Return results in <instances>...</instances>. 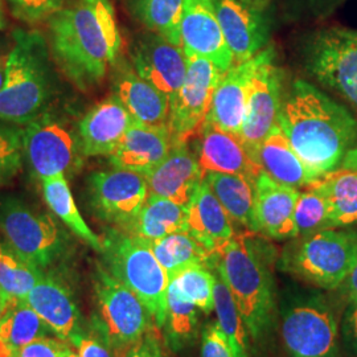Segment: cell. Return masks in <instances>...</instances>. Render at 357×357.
I'll return each mask as SVG.
<instances>
[{
	"label": "cell",
	"instance_id": "cell-19",
	"mask_svg": "<svg viewBox=\"0 0 357 357\" xmlns=\"http://www.w3.org/2000/svg\"><path fill=\"white\" fill-rule=\"evenodd\" d=\"M213 3L234 64L245 63L265 50L268 26L255 6L245 0H213Z\"/></svg>",
	"mask_w": 357,
	"mask_h": 357
},
{
	"label": "cell",
	"instance_id": "cell-43",
	"mask_svg": "<svg viewBox=\"0 0 357 357\" xmlns=\"http://www.w3.org/2000/svg\"><path fill=\"white\" fill-rule=\"evenodd\" d=\"M200 355L202 357H236L227 336L216 323L209 324L203 332Z\"/></svg>",
	"mask_w": 357,
	"mask_h": 357
},
{
	"label": "cell",
	"instance_id": "cell-20",
	"mask_svg": "<svg viewBox=\"0 0 357 357\" xmlns=\"http://www.w3.org/2000/svg\"><path fill=\"white\" fill-rule=\"evenodd\" d=\"M204 176V171L188 149V143H175L166 158L144 174L149 193L184 206L190 204Z\"/></svg>",
	"mask_w": 357,
	"mask_h": 357
},
{
	"label": "cell",
	"instance_id": "cell-3",
	"mask_svg": "<svg viewBox=\"0 0 357 357\" xmlns=\"http://www.w3.org/2000/svg\"><path fill=\"white\" fill-rule=\"evenodd\" d=\"M217 274L225 282L246 324L250 340L261 343L273 328V277L259 249L248 236H234L216 255Z\"/></svg>",
	"mask_w": 357,
	"mask_h": 357
},
{
	"label": "cell",
	"instance_id": "cell-5",
	"mask_svg": "<svg viewBox=\"0 0 357 357\" xmlns=\"http://www.w3.org/2000/svg\"><path fill=\"white\" fill-rule=\"evenodd\" d=\"M103 266L138 295L156 328H163L169 278L151 245L126 230L112 228L102 240Z\"/></svg>",
	"mask_w": 357,
	"mask_h": 357
},
{
	"label": "cell",
	"instance_id": "cell-51",
	"mask_svg": "<svg viewBox=\"0 0 357 357\" xmlns=\"http://www.w3.org/2000/svg\"><path fill=\"white\" fill-rule=\"evenodd\" d=\"M0 357H15L13 351L4 344L1 340H0Z\"/></svg>",
	"mask_w": 357,
	"mask_h": 357
},
{
	"label": "cell",
	"instance_id": "cell-6",
	"mask_svg": "<svg viewBox=\"0 0 357 357\" xmlns=\"http://www.w3.org/2000/svg\"><path fill=\"white\" fill-rule=\"evenodd\" d=\"M0 233L16 255L41 271L56 268L69 252V237L56 220L15 196L0 200Z\"/></svg>",
	"mask_w": 357,
	"mask_h": 357
},
{
	"label": "cell",
	"instance_id": "cell-38",
	"mask_svg": "<svg viewBox=\"0 0 357 357\" xmlns=\"http://www.w3.org/2000/svg\"><path fill=\"white\" fill-rule=\"evenodd\" d=\"M216 274L205 265H195L181 270L169 280V286L180 298L209 314L215 310Z\"/></svg>",
	"mask_w": 357,
	"mask_h": 357
},
{
	"label": "cell",
	"instance_id": "cell-9",
	"mask_svg": "<svg viewBox=\"0 0 357 357\" xmlns=\"http://www.w3.org/2000/svg\"><path fill=\"white\" fill-rule=\"evenodd\" d=\"M307 70L357 112V31L327 28L310 40Z\"/></svg>",
	"mask_w": 357,
	"mask_h": 357
},
{
	"label": "cell",
	"instance_id": "cell-2",
	"mask_svg": "<svg viewBox=\"0 0 357 357\" xmlns=\"http://www.w3.org/2000/svg\"><path fill=\"white\" fill-rule=\"evenodd\" d=\"M278 125L295 153L319 176L337 169L357 142L356 119L303 79H296L283 98Z\"/></svg>",
	"mask_w": 357,
	"mask_h": 357
},
{
	"label": "cell",
	"instance_id": "cell-40",
	"mask_svg": "<svg viewBox=\"0 0 357 357\" xmlns=\"http://www.w3.org/2000/svg\"><path fill=\"white\" fill-rule=\"evenodd\" d=\"M23 156L22 130L0 126V187L20 171Z\"/></svg>",
	"mask_w": 357,
	"mask_h": 357
},
{
	"label": "cell",
	"instance_id": "cell-13",
	"mask_svg": "<svg viewBox=\"0 0 357 357\" xmlns=\"http://www.w3.org/2000/svg\"><path fill=\"white\" fill-rule=\"evenodd\" d=\"M281 330L290 357H339L337 323L331 308L319 298L284 311Z\"/></svg>",
	"mask_w": 357,
	"mask_h": 357
},
{
	"label": "cell",
	"instance_id": "cell-36",
	"mask_svg": "<svg viewBox=\"0 0 357 357\" xmlns=\"http://www.w3.org/2000/svg\"><path fill=\"white\" fill-rule=\"evenodd\" d=\"M197 307L178 296L168 284L166 321L163 326L167 345L174 351H181L195 342L199 331Z\"/></svg>",
	"mask_w": 357,
	"mask_h": 357
},
{
	"label": "cell",
	"instance_id": "cell-52",
	"mask_svg": "<svg viewBox=\"0 0 357 357\" xmlns=\"http://www.w3.org/2000/svg\"><path fill=\"white\" fill-rule=\"evenodd\" d=\"M4 26V19H3V13H1V3H0V29Z\"/></svg>",
	"mask_w": 357,
	"mask_h": 357
},
{
	"label": "cell",
	"instance_id": "cell-47",
	"mask_svg": "<svg viewBox=\"0 0 357 357\" xmlns=\"http://www.w3.org/2000/svg\"><path fill=\"white\" fill-rule=\"evenodd\" d=\"M345 283H347V291H348L351 301L357 302V261L352 271L349 273L348 278L345 280Z\"/></svg>",
	"mask_w": 357,
	"mask_h": 357
},
{
	"label": "cell",
	"instance_id": "cell-50",
	"mask_svg": "<svg viewBox=\"0 0 357 357\" xmlns=\"http://www.w3.org/2000/svg\"><path fill=\"white\" fill-rule=\"evenodd\" d=\"M6 64H7V56H0V90L4 84V76H6Z\"/></svg>",
	"mask_w": 357,
	"mask_h": 357
},
{
	"label": "cell",
	"instance_id": "cell-37",
	"mask_svg": "<svg viewBox=\"0 0 357 357\" xmlns=\"http://www.w3.org/2000/svg\"><path fill=\"white\" fill-rule=\"evenodd\" d=\"M43 274L16 255L0 233V290L8 299H26Z\"/></svg>",
	"mask_w": 357,
	"mask_h": 357
},
{
	"label": "cell",
	"instance_id": "cell-21",
	"mask_svg": "<svg viewBox=\"0 0 357 357\" xmlns=\"http://www.w3.org/2000/svg\"><path fill=\"white\" fill-rule=\"evenodd\" d=\"M199 135L196 158L204 174H234L257 180L262 172L240 137L208 121Z\"/></svg>",
	"mask_w": 357,
	"mask_h": 357
},
{
	"label": "cell",
	"instance_id": "cell-32",
	"mask_svg": "<svg viewBox=\"0 0 357 357\" xmlns=\"http://www.w3.org/2000/svg\"><path fill=\"white\" fill-rule=\"evenodd\" d=\"M153 255L168 275L174 278L181 270L205 265L208 266L215 258L208 249H205L190 231H178L150 243Z\"/></svg>",
	"mask_w": 357,
	"mask_h": 357
},
{
	"label": "cell",
	"instance_id": "cell-46",
	"mask_svg": "<svg viewBox=\"0 0 357 357\" xmlns=\"http://www.w3.org/2000/svg\"><path fill=\"white\" fill-rule=\"evenodd\" d=\"M343 336L348 351L357 355V302H354V305L349 306L345 312Z\"/></svg>",
	"mask_w": 357,
	"mask_h": 357
},
{
	"label": "cell",
	"instance_id": "cell-16",
	"mask_svg": "<svg viewBox=\"0 0 357 357\" xmlns=\"http://www.w3.org/2000/svg\"><path fill=\"white\" fill-rule=\"evenodd\" d=\"M181 48L208 59L225 73L234 65L233 54L217 19L213 0H185L181 22Z\"/></svg>",
	"mask_w": 357,
	"mask_h": 357
},
{
	"label": "cell",
	"instance_id": "cell-10",
	"mask_svg": "<svg viewBox=\"0 0 357 357\" xmlns=\"http://www.w3.org/2000/svg\"><path fill=\"white\" fill-rule=\"evenodd\" d=\"M22 130L26 162L40 180L69 176L82 165L78 134L51 115H38Z\"/></svg>",
	"mask_w": 357,
	"mask_h": 357
},
{
	"label": "cell",
	"instance_id": "cell-41",
	"mask_svg": "<svg viewBox=\"0 0 357 357\" xmlns=\"http://www.w3.org/2000/svg\"><path fill=\"white\" fill-rule=\"evenodd\" d=\"M65 0H8L13 13L26 23H38L63 8Z\"/></svg>",
	"mask_w": 357,
	"mask_h": 357
},
{
	"label": "cell",
	"instance_id": "cell-53",
	"mask_svg": "<svg viewBox=\"0 0 357 357\" xmlns=\"http://www.w3.org/2000/svg\"><path fill=\"white\" fill-rule=\"evenodd\" d=\"M66 357H78L77 356V354H75V351H73V352H72V354H69V355H68V356Z\"/></svg>",
	"mask_w": 357,
	"mask_h": 357
},
{
	"label": "cell",
	"instance_id": "cell-14",
	"mask_svg": "<svg viewBox=\"0 0 357 357\" xmlns=\"http://www.w3.org/2000/svg\"><path fill=\"white\" fill-rule=\"evenodd\" d=\"M274 50L266 48L265 59L255 72L240 134V139L253 158L261 143L277 126L284 98L281 70L274 65Z\"/></svg>",
	"mask_w": 357,
	"mask_h": 357
},
{
	"label": "cell",
	"instance_id": "cell-24",
	"mask_svg": "<svg viewBox=\"0 0 357 357\" xmlns=\"http://www.w3.org/2000/svg\"><path fill=\"white\" fill-rule=\"evenodd\" d=\"M255 217L259 233L275 240L294 238V209L299 190L282 185L261 172L255 181Z\"/></svg>",
	"mask_w": 357,
	"mask_h": 357
},
{
	"label": "cell",
	"instance_id": "cell-35",
	"mask_svg": "<svg viewBox=\"0 0 357 357\" xmlns=\"http://www.w3.org/2000/svg\"><path fill=\"white\" fill-rule=\"evenodd\" d=\"M216 274L215 284V312L216 324L227 336L236 357H250V335L243 317L236 306L228 286Z\"/></svg>",
	"mask_w": 357,
	"mask_h": 357
},
{
	"label": "cell",
	"instance_id": "cell-48",
	"mask_svg": "<svg viewBox=\"0 0 357 357\" xmlns=\"http://www.w3.org/2000/svg\"><path fill=\"white\" fill-rule=\"evenodd\" d=\"M340 168L345 169H351V171H356L357 172V146L352 147L348 153H345Z\"/></svg>",
	"mask_w": 357,
	"mask_h": 357
},
{
	"label": "cell",
	"instance_id": "cell-18",
	"mask_svg": "<svg viewBox=\"0 0 357 357\" xmlns=\"http://www.w3.org/2000/svg\"><path fill=\"white\" fill-rule=\"evenodd\" d=\"M266 48L253 59L234 64L218 82L206 121L240 137L255 72L265 59Z\"/></svg>",
	"mask_w": 357,
	"mask_h": 357
},
{
	"label": "cell",
	"instance_id": "cell-7",
	"mask_svg": "<svg viewBox=\"0 0 357 357\" xmlns=\"http://www.w3.org/2000/svg\"><path fill=\"white\" fill-rule=\"evenodd\" d=\"M357 261V233L335 228L298 237L282 258V266L321 289L344 283Z\"/></svg>",
	"mask_w": 357,
	"mask_h": 357
},
{
	"label": "cell",
	"instance_id": "cell-26",
	"mask_svg": "<svg viewBox=\"0 0 357 357\" xmlns=\"http://www.w3.org/2000/svg\"><path fill=\"white\" fill-rule=\"evenodd\" d=\"M187 212L188 231L213 255L236 236L231 218L205 180L193 193Z\"/></svg>",
	"mask_w": 357,
	"mask_h": 357
},
{
	"label": "cell",
	"instance_id": "cell-22",
	"mask_svg": "<svg viewBox=\"0 0 357 357\" xmlns=\"http://www.w3.org/2000/svg\"><path fill=\"white\" fill-rule=\"evenodd\" d=\"M132 123V116L114 94L94 106L78 125L84 156H110Z\"/></svg>",
	"mask_w": 357,
	"mask_h": 357
},
{
	"label": "cell",
	"instance_id": "cell-42",
	"mask_svg": "<svg viewBox=\"0 0 357 357\" xmlns=\"http://www.w3.org/2000/svg\"><path fill=\"white\" fill-rule=\"evenodd\" d=\"M72 345L59 337L43 336L13 352L15 357H66L72 354Z\"/></svg>",
	"mask_w": 357,
	"mask_h": 357
},
{
	"label": "cell",
	"instance_id": "cell-27",
	"mask_svg": "<svg viewBox=\"0 0 357 357\" xmlns=\"http://www.w3.org/2000/svg\"><path fill=\"white\" fill-rule=\"evenodd\" d=\"M114 96L126 107L134 122L168 126L171 103L160 90L142 78L134 68H122L114 79Z\"/></svg>",
	"mask_w": 357,
	"mask_h": 357
},
{
	"label": "cell",
	"instance_id": "cell-11",
	"mask_svg": "<svg viewBox=\"0 0 357 357\" xmlns=\"http://www.w3.org/2000/svg\"><path fill=\"white\" fill-rule=\"evenodd\" d=\"M187 76L171 103L168 128L175 143H188L204 128L222 72L208 59L188 54Z\"/></svg>",
	"mask_w": 357,
	"mask_h": 357
},
{
	"label": "cell",
	"instance_id": "cell-23",
	"mask_svg": "<svg viewBox=\"0 0 357 357\" xmlns=\"http://www.w3.org/2000/svg\"><path fill=\"white\" fill-rule=\"evenodd\" d=\"M172 147L174 138L167 125L150 126L134 122L109 158L115 168L130 169L144 175L158 166Z\"/></svg>",
	"mask_w": 357,
	"mask_h": 357
},
{
	"label": "cell",
	"instance_id": "cell-29",
	"mask_svg": "<svg viewBox=\"0 0 357 357\" xmlns=\"http://www.w3.org/2000/svg\"><path fill=\"white\" fill-rule=\"evenodd\" d=\"M126 231L153 243L168 234L188 231L187 206L149 193L141 212Z\"/></svg>",
	"mask_w": 357,
	"mask_h": 357
},
{
	"label": "cell",
	"instance_id": "cell-15",
	"mask_svg": "<svg viewBox=\"0 0 357 357\" xmlns=\"http://www.w3.org/2000/svg\"><path fill=\"white\" fill-rule=\"evenodd\" d=\"M26 302L56 337L66 343L75 344L84 332L76 294L56 268L44 271L38 284L26 295Z\"/></svg>",
	"mask_w": 357,
	"mask_h": 357
},
{
	"label": "cell",
	"instance_id": "cell-31",
	"mask_svg": "<svg viewBox=\"0 0 357 357\" xmlns=\"http://www.w3.org/2000/svg\"><path fill=\"white\" fill-rule=\"evenodd\" d=\"M44 200L50 206L52 213L73 231L78 238L88 243L96 252H102V238L98 237L81 216L77 208L75 197L70 192L68 180L65 176L44 178L41 180Z\"/></svg>",
	"mask_w": 357,
	"mask_h": 357
},
{
	"label": "cell",
	"instance_id": "cell-39",
	"mask_svg": "<svg viewBox=\"0 0 357 357\" xmlns=\"http://www.w3.org/2000/svg\"><path fill=\"white\" fill-rule=\"evenodd\" d=\"M294 238L331 228L327 203L323 195L311 185L307 187L305 191H299L294 209Z\"/></svg>",
	"mask_w": 357,
	"mask_h": 357
},
{
	"label": "cell",
	"instance_id": "cell-1",
	"mask_svg": "<svg viewBox=\"0 0 357 357\" xmlns=\"http://www.w3.org/2000/svg\"><path fill=\"white\" fill-rule=\"evenodd\" d=\"M48 31L56 64L81 90L100 84L122 51L110 0H72L48 17Z\"/></svg>",
	"mask_w": 357,
	"mask_h": 357
},
{
	"label": "cell",
	"instance_id": "cell-12",
	"mask_svg": "<svg viewBox=\"0 0 357 357\" xmlns=\"http://www.w3.org/2000/svg\"><path fill=\"white\" fill-rule=\"evenodd\" d=\"M88 195L91 211L101 221L128 229L149 197V185L141 172L115 168L90 175Z\"/></svg>",
	"mask_w": 357,
	"mask_h": 357
},
{
	"label": "cell",
	"instance_id": "cell-25",
	"mask_svg": "<svg viewBox=\"0 0 357 357\" xmlns=\"http://www.w3.org/2000/svg\"><path fill=\"white\" fill-rule=\"evenodd\" d=\"M255 159L268 178L295 190L307 188L320 178L295 153L291 143L278 123L261 143Z\"/></svg>",
	"mask_w": 357,
	"mask_h": 357
},
{
	"label": "cell",
	"instance_id": "cell-8",
	"mask_svg": "<svg viewBox=\"0 0 357 357\" xmlns=\"http://www.w3.org/2000/svg\"><path fill=\"white\" fill-rule=\"evenodd\" d=\"M96 315L94 330L110 344L116 357L155 327L149 310L138 295L98 265L93 277Z\"/></svg>",
	"mask_w": 357,
	"mask_h": 357
},
{
	"label": "cell",
	"instance_id": "cell-30",
	"mask_svg": "<svg viewBox=\"0 0 357 357\" xmlns=\"http://www.w3.org/2000/svg\"><path fill=\"white\" fill-rule=\"evenodd\" d=\"M310 187V185H308ZM323 195L327 206L330 227H347L357 221V172L337 168L321 175L311 184Z\"/></svg>",
	"mask_w": 357,
	"mask_h": 357
},
{
	"label": "cell",
	"instance_id": "cell-34",
	"mask_svg": "<svg viewBox=\"0 0 357 357\" xmlns=\"http://www.w3.org/2000/svg\"><path fill=\"white\" fill-rule=\"evenodd\" d=\"M185 0H134L138 19L153 33L181 47V22Z\"/></svg>",
	"mask_w": 357,
	"mask_h": 357
},
{
	"label": "cell",
	"instance_id": "cell-4",
	"mask_svg": "<svg viewBox=\"0 0 357 357\" xmlns=\"http://www.w3.org/2000/svg\"><path fill=\"white\" fill-rule=\"evenodd\" d=\"M52 94V70L47 40L38 31L13 32L0 90V119L26 125L43 114Z\"/></svg>",
	"mask_w": 357,
	"mask_h": 357
},
{
	"label": "cell",
	"instance_id": "cell-49",
	"mask_svg": "<svg viewBox=\"0 0 357 357\" xmlns=\"http://www.w3.org/2000/svg\"><path fill=\"white\" fill-rule=\"evenodd\" d=\"M10 302H11V299H8L4 293L0 290V319L3 318V315L6 314V311H7V308L10 306Z\"/></svg>",
	"mask_w": 357,
	"mask_h": 357
},
{
	"label": "cell",
	"instance_id": "cell-17",
	"mask_svg": "<svg viewBox=\"0 0 357 357\" xmlns=\"http://www.w3.org/2000/svg\"><path fill=\"white\" fill-rule=\"evenodd\" d=\"M135 72L166 94L174 102L187 76V57L178 47L159 35H147L139 38L132 51Z\"/></svg>",
	"mask_w": 357,
	"mask_h": 357
},
{
	"label": "cell",
	"instance_id": "cell-33",
	"mask_svg": "<svg viewBox=\"0 0 357 357\" xmlns=\"http://www.w3.org/2000/svg\"><path fill=\"white\" fill-rule=\"evenodd\" d=\"M51 331L47 323L29 306L26 299H11L0 319V340L13 352Z\"/></svg>",
	"mask_w": 357,
	"mask_h": 357
},
{
	"label": "cell",
	"instance_id": "cell-45",
	"mask_svg": "<svg viewBox=\"0 0 357 357\" xmlns=\"http://www.w3.org/2000/svg\"><path fill=\"white\" fill-rule=\"evenodd\" d=\"M125 357H168L158 336L156 327L144 333L141 339L128 349Z\"/></svg>",
	"mask_w": 357,
	"mask_h": 357
},
{
	"label": "cell",
	"instance_id": "cell-28",
	"mask_svg": "<svg viewBox=\"0 0 357 357\" xmlns=\"http://www.w3.org/2000/svg\"><path fill=\"white\" fill-rule=\"evenodd\" d=\"M204 180L216 195L231 221L250 233H259L255 217V181L243 175L206 172Z\"/></svg>",
	"mask_w": 357,
	"mask_h": 357
},
{
	"label": "cell",
	"instance_id": "cell-44",
	"mask_svg": "<svg viewBox=\"0 0 357 357\" xmlns=\"http://www.w3.org/2000/svg\"><path fill=\"white\" fill-rule=\"evenodd\" d=\"M73 347H76L78 357H116L113 348L96 330L89 333L82 332Z\"/></svg>",
	"mask_w": 357,
	"mask_h": 357
}]
</instances>
